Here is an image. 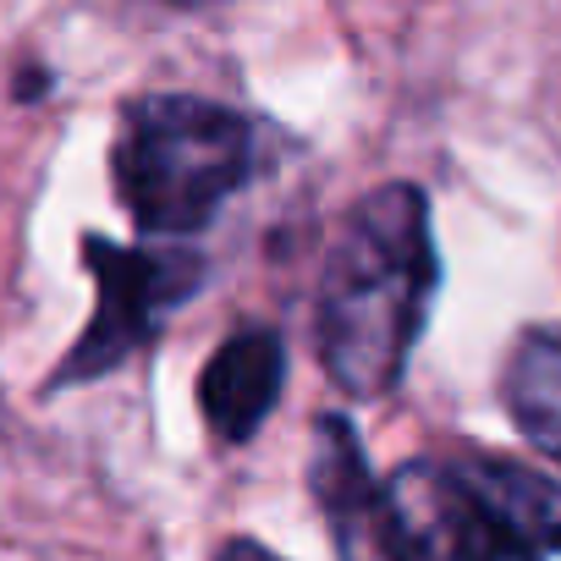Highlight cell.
<instances>
[{"label":"cell","instance_id":"cell-1","mask_svg":"<svg viewBox=\"0 0 561 561\" xmlns=\"http://www.w3.org/2000/svg\"><path fill=\"white\" fill-rule=\"evenodd\" d=\"M435 237L419 187L391 182L353 204L320 275V364L353 402H380L402 375L435 298Z\"/></svg>","mask_w":561,"mask_h":561},{"label":"cell","instance_id":"cell-2","mask_svg":"<svg viewBox=\"0 0 561 561\" xmlns=\"http://www.w3.org/2000/svg\"><path fill=\"white\" fill-rule=\"evenodd\" d=\"M253 165V133L237 111L198 94H144L122 111L116 133V198L154 237L204 231L215 209L242 187Z\"/></svg>","mask_w":561,"mask_h":561},{"label":"cell","instance_id":"cell-3","mask_svg":"<svg viewBox=\"0 0 561 561\" xmlns=\"http://www.w3.org/2000/svg\"><path fill=\"white\" fill-rule=\"evenodd\" d=\"M83 270L100 287V314L50 375V391L100 380L138 347H149L165 331V320L204 287L209 264L193 248H122L111 237H83Z\"/></svg>","mask_w":561,"mask_h":561},{"label":"cell","instance_id":"cell-4","mask_svg":"<svg viewBox=\"0 0 561 561\" xmlns=\"http://www.w3.org/2000/svg\"><path fill=\"white\" fill-rule=\"evenodd\" d=\"M397 561H539L440 462H408L386 484Z\"/></svg>","mask_w":561,"mask_h":561},{"label":"cell","instance_id":"cell-5","mask_svg":"<svg viewBox=\"0 0 561 561\" xmlns=\"http://www.w3.org/2000/svg\"><path fill=\"white\" fill-rule=\"evenodd\" d=\"M309 484L320 495V512L331 523V539H336L342 561H397L386 484H375V473H369L347 419H320Z\"/></svg>","mask_w":561,"mask_h":561},{"label":"cell","instance_id":"cell-6","mask_svg":"<svg viewBox=\"0 0 561 561\" xmlns=\"http://www.w3.org/2000/svg\"><path fill=\"white\" fill-rule=\"evenodd\" d=\"M280 380H287V347L275 331H237L226 347H215V358L198 375V408L209 435L220 446L253 440V430L280 397Z\"/></svg>","mask_w":561,"mask_h":561},{"label":"cell","instance_id":"cell-7","mask_svg":"<svg viewBox=\"0 0 561 561\" xmlns=\"http://www.w3.org/2000/svg\"><path fill=\"white\" fill-rule=\"evenodd\" d=\"M462 479V490L523 545V550H561V484L517 468V462H501V457H468L451 468Z\"/></svg>","mask_w":561,"mask_h":561},{"label":"cell","instance_id":"cell-8","mask_svg":"<svg viewBox=\"0 0 561 561\" xmlns=\"http://www.w3.org/2000/svg\"><path fill=\"white\" fill-rule=\"evenodd\" d=\"M506 413L517 430L561 462V331H534L517 342L506 364Z\"/></svg>","mask_w":561,"mask_h":561},{"label":"cell","instance_id":"cell-9","mask_svg":"<svg viewBox=\"0 0 561 561\" xmlns=\"http://www.w3.org/2000/svg\"><path fill=\"white\" fill-rule=\"evenodd\" d=\"M215 561H280V556H275V550H264L259 539H226Z\"/></svg>","mask_w":561,"mask_h":561}]
</instances>
